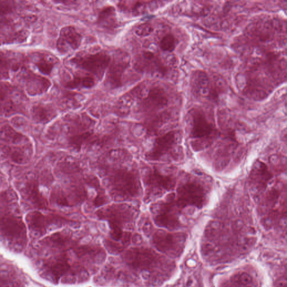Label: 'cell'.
<instances>
[{
  "instance_id": "obj_1",
  "label": "cell",
  "mask_w": 287,
  "mask_h": 287,
  "mask_svg": "<svg viewBox=\"0 0 287 287\" xmlns=\"http://www.w3.org/2000/svg\"><path fill=\"white\" fill-rule=\"evenodd\" d=\"M0 236L16 252L26 247L27 224L20 213L17 193L12 189L0 192Z\"/></svg>"
},
{
  "instance_id": "obj_2",
  "label": "cell",
  "mask_w": 287,
  "mask_h": 287,
  "mask_svg": "<svg viewBox=\"0 0 287 287\" xmlns=\"http://www.w3.org/2000/svg\"><path fill=\"white\" fill-rule=\"evenodd\" d=\"M123 259L137 272L152 274L156 284H161L171 276L175 265L151 249L135 247L127 251Z\"/></svg>"
},
{
  "instance_id": "obj_3",
  "label": "cell",
  "mask_w": 287,
  "mask_h": 287,
  "mask_svg": "<svg viewBox=\"0 0 287 287\" xmlns=\"http://www.w3.org/2000/svg\"><path fill=\"white\" fill-rule=\"evenodd\" d=\"M96 214L99 220L107 222L111 240L127 246L130 244L131 234L124 230L134 224L138 216L136 208L128 202H121L105 205L97 210Z\"/></svg>"
},
{
  "instance_id": "obj_4",
  "label": "cell",
  "mask_w": 287,
  "mask_h": 287,
  "mask_svg": "<svg viewBox=\"0 0 287 287\" xmlns=\"http://www.w3.org/2000/svg\"><path fill=\"white\" fill-rule=\"evenodd\" d=\"M108 188L115 199L130 201L142 193V185L136 165L110 167L106 171Z\"/></svg>"
},
{
  "instance_id": "obj_5",
  "label": "cell",
  "mask_w": 287,
  "mask_h": 287,
  "mask_svg": "<svg viewBox=\"0 0 287 287\" xmlns=\"http://www.w3.org/2000/svg\"><path fill=\"white\" fill-rule=\"evenodd\" d=\"M141 181L145 187L143 200L145 204L172 191L176 184L172 177L163 175L156 166L149 167Z\"/></svg>"
},
{
  "instance_id": "obj_6",
  "label": "cell",
  "mask_w": 287,
  "mask_h": 287,
  "mask_svg": "<svg viewBox=\"0 0 287 287\" xmlns=\"http://www.w3.org/2000/svg\"><path fill=\"white\" fill-rule=\"evenodd\" d=\"M187 236L183 233H171L158 230L153 233L152 241L157 250L165 255L177 257L183 253Z\"/></svg>"
},
{
  "instance_id": "obj_7",
  "label": "cell",
  "mask_w": 287,
  "mask_h": 287,
  "mask_svg": "<svg viewBox=\"0 0 287 287\" xmlns=\"http://www.w3.org/2000/svg\"><path fill=\"white\" fill-rule=\"evenodd\" d=\"M26 220L27 227L31 232L35 236H40L45 234L52 226L62 227L64 225H76L78 223V222L68 220L58 214L46 215L38 211L28 213Z\"/></svg>"
},
{
  "instance_id": "obj_8",
  "label": "cell",
  "mask_w": 287,
  "mask_h": 287,
  "mask_svg": "<svg viewBox=\"0 0 287 287\" xmlns=\"http://www.w3.org/2000/svg\"><path fill=\"white\" fill-rule=\"evenodd\" d=\"M156 204L159 205V208L153 218L156 225L169 230L179 228L180 222L178 218V211L180 209L176 204L175 194H169L166 200L158 202Z\"/></svg>"
},
{
  "instance_id": "obj_9",
  "label": "cell",
  "mask_w": 287,
  "mask_h": 287,
  "mask_svg": "<svg viewBox=\"0 0 287 287\" xmlns=\"http://www.w3.org/2000/svg\"><path fill=\"white\" fill-rule=\"evenodd\" d=\"M111 60L110 56L106 52H100L96 54L77 55L71 60V62L102 79Z\"/></svg>"
},
{
  "instance_id": "obj_10",
  "label": "cell",
  "mask_w": 287,
  "mask_h": 287,
  "mask_svg": "<svg viewBox=\"0 0 287 287\" xmlns=\"http://www.w3.org/2000/svg\"><path fill=\"white\" fill-rule=\"evenodd\" d=\"M176 204L180 209L188 206H193L201 209L204 207L206 200V192L199 184L190 183L178 188Z\"/></svg>"
},
{
  "instance_id": "obj_11",
  "label": "cell",
  "mask_w": 287,
  "mask_h": 287,
  "mask_svg": "<svg viewBox=\"0 0 287 287\" xmlns=\"http://www.w3.org/2000/svg\"><path fill=\"white\" fill-rule=\"evenodd\" d=\"M129 64L130 58L127 54L119 52L114 56L106 75V85L108 88L114 90L122 86L123 76Z\"/></svg>"
},
{
  "instance_id": "obj_12",
  "label": "cell",
  "mask_w": 287,
  "mask_h": 287,
  "mask_svg": "<svg viewBox=\"0 0 287 287\" xmlns=\"http://www.w3.org/2000/svg\"><path fill=\"white\" fill-rule=\"evenodd\" d=\"M71 266L69 258L65 253L52 257L44 262V273L50 280L58 283L63 277L70 272Z\"/></svg>"
},
{
  "instance_id": "obj_13",
  "label": "cell",
  "mask_w": 287,
  "mask_h": 287,
  "mask_svg": "<svg viewBox=\"0 0 287 287\" xmlns=\"http://www.w3.org/2000/svg\"><path fill=\"white\" fill-rule=\"evenodd\" d=\"M135 67L141 72L164 76L167 68L160 58L150 51H144L135 59Z\"/></svg>"
},
{
  "instance_id": "obj_14",
  "label": "cell",
  "mask_w": 287,
  "mask_h": 287,
  "mask_svg": "<svg viewBox=\"0 0 287 287\" xmlns=\"http://www.w3.org/2000/svg\"><path fill=\"white\" fill-rule=\"evenodd\" d=\"M0 151L13 163L24 164L29 162L33 155L31 142L19 145H6L0 143Z\"/></svg>"
},
{
  "instance_id": "obj_15",
  "label": "cell",
  "mask_w": 287,
  "mask_h": 287,
  "mask_svg": "<svg viewBox=\"0 0 287 287\" xmlns=\"http://www.w3.org/2000/svg\"><path fill=\"white\" fill-rule=\"evenodd\" d=\"M19 76L27 92L32 96L44 94L51 86L49 80L31 71H24Z\"/></svg>"
},
{
  "instance_id": "obj_16",
  "label": "cell",
  "mask_w": 287,
  "mask_h": 287,
  "mask_svg": "<svg viewBox=\"0 0 287 287\" xmlns=\"http://www.w3.org/2000/svg\"><path fill=\"white\" fill-rule=\"evenodd\" d=\"M176 141L175 131H169L157 137L152 150L145 156L147 160H159L161 157L171 151Z\"/></svg>"
},
{
  "instance_id": "obj_17",
  "label": "cell",
  "mask_w": 287,
  "mask_h": 287,
  "mask_svg": "<svg viewBox=\"0 0 287 287\" xmlns=\"http://www.w3.org/2000/svg\"><path fill=\"white\" fill-rule=\"evenodd\" d=\"M168 102V97L163 89L156 87L152 88L146 98L141 101L140 108L143 112L149 114L166 107Z\"/></svg>"
},
{
  "instance_id": "obj_18",
  "label": "cell",
  "mask_w": 287,
  "mask_h": 287,
  "mask_svg": "<svg viewBox=\"0 0 287 287\" xmlns=\"http://www.w3.org/2000/svg\"><path fill=\"white\" fill-rule=\"evenodd\" d=\"M82 35L72 26L62 28L57 42L58 51L63 54H66L70 50H76L82 42Z\"/></svg>"
},
{
  "instance_id": "obj_19",
  "label": "cell",
  "mask_w": 287,
  "mask_h": 287,
  "mask_svg": "<svg viewBox=\"0 0 287 287\" xmlns=\"http://www.w3.org/2000/svg\"><path fill=\"white\" fill-rule=\"evenodd\" d=\"M192 127L191 131V137L194 139L209 138L216 128L209 122L203 112L193 110L192 112Z\"/></svg>"
},
{
  "instance_id": "obj_20",
  "label": "cell",
  "mask_w": 287,
  "mask_h": 287,
  "mask_svg": "<svg viewBox=\"0 0 287 287\" xmlns=\"http://www.w3.org/2000/svg\"><path fill=\"white\" fill-rule=\"evenodd\" d=\"M25 279L14 266L0 264V287H25Z\"/></svg>"
},
{
  "instance_id": "obj_21",
  "label": "cell",
  "mask_w": 287,
  "mask_h": 287,
  "mask_svg": "<svg viewBox=\"0 0 287 287\" xmlns=\"http://www.w3.org/2000/svg\"><path fill=\"white\" fill-rule=\"evenodd\" d=\"M21 191L24 199L30 202L33 207L40 209L47 208V201L40 192L37 181L33 179L28 180L24 184Z\"/></svg>"
},
{
  "instance_id": "obj_22",
  "label": "cell",
  "mask_w": 287,
  "mask_h": 287,
  "mask_svg": "<svg viewBox=\"0 0 287 287\" xmlns=\"http://www.w3.org/2000/svg\"><path fill=\"white\" fill-rule=\"evenodd\" d=\"M272 178V175L268 167L261 161H258L254 165L250 176L252 185L259 191L265 190L267 187L269 181Z\"/></svg>"
},
{
  "instance_id": "obj_23",
  "label": "cell",
  "mask_w": 287,
  "mask_h": 287,
  "mask_svg": "<svg viewBox=\"0 0 287 287\" xmlns=\"http://www.w3.org/2000/svg\"><path fill=\"white\" fill-rule=\"evenodd\" d=\"M220 287H258V284L253 275L240 270L222 282Z\"/></svg>"
},
{
  "instance_id": "obj_24",
  "label": "cell",
  "mask_w": 287,
  "mask_h": 287,
  "mask_svg": "<svg viewBox=\"0 0 287 287\" xmlns=\"http://www.w3.org/2000/svg\"><path fill=\"white\" fill-rule=\"evenodd\" d=\"M0 141L6 145H19L31 142L28 136L24 135L10 125H3L0 128Z\"/></svg>"
},
{
  "instance_id": "obj_25",
  "label": "cell",
  "mask_w": 287,
  "mask_h": 287,
  "mask_svg": "<svg viewBox=\"0 0 287 287\" xmlns=\"http://www.w3.org/2000/svg\"><path fill=\"white\" fill-rule=\"evenodd\" d=\"M32 118L38 124H46L56 116V112L50 105L39 103L32 108Z\"/></svg>"
},
{
  "instance_id": "obj_26",
  "label": "cell",
  "mask_w": 287,
  "mask_h": 287,
  "mask_svg": "<svg viewBox=\"0 0 287 287\" xmlns=\"http://www.w3.org/2000/svg\"><path fill=\"white\" fill-rule=\"evenodd\" d=\"M96 23L98 25L107 30H114L118 26L116 10L113 6L104 7L100 12Z\"/></svg>"
},
{
  "instance_id": "obj_27",
  "label": "cell",
  "mask_w": 287,
  "mask_h": 287,
  "mask_svg": "<svg viewBox=\"0 0 287 287\" xmlns=\"http://www.w3.org/2000/svg\"><path fill=\"white\" fill-rule=\"evenodd\" d=\"M139 90H133L121 97L117 102L116 108L118 111L121 112H128L134 103L135 98L139 97Z\"/></svg>"
},
{
  "instance_id": "obj_28",
  "label": "cell",
  "mask_w": 287,
  "mask_h": 287,
  "mask_svg": "<svg viewBox=\"0 0 287 287\" xmlns=\"http://www.w3.org/2000/svg\"><path fill=\"white\" fill-rule=\"evenodd\" d=\"M35 65L41 73L44 75H49L51 74L52 70H53L54 64L45 57H42L39 59L37 62L35 63Z\"/></svg>"
},
{
  "instance_id": "obj_29",
  "label": "cell",
  "mask_w": 287,
  "mask_h": 287,
  "mask_svg": "<svg viewBox=\"0 0 287 287\" xmlns=\"http://www.w3.org/2000/svg\"><path fill=\"white\" fill-rule=\"evenodd\" d=\"M176 40L174 35L168 34L161 39L159 46L161 50L164 52H171L175 50Z\"/></svg>"
},
{
  "instance_id": "obj_30",
  "label": "cell",
  "mask_w": 287,
  "mask_h": 287,
  "mask_svg": "<svg viewBox=\"0 0 287 287\" xmlns=\"http://www.w3.org/2000/svg\"><path fill=\"white\" fill-rule=\"evenodd\" d=\"M10 64L5 57L0 55V80L9 78Z\"/></svg>"
},
{
  "instance_id": "obj_31",
  "label": "cell",
  "mask_w": 287,
  "mask_h": 287,
  "mask_svg": "<svg viewBox=\"0 0 287 287\" xmlns=\"http://www.w3.org/2000/svg\"><path fill=\"white\" fill-rule=\"evenodd\" d=\"M13 92V88L10 84L0 82V103H2L4 101L7 103L9 95Z\"/></svg>"
},
{
  "instance_id": "obj_32",
  "label": "cell",
  "mask_w": 287,
  "mask_h": 287,
  "mask_svg": "<svg viewBox=\"0 0 287 287\" xmlns=\"http://www.w3.org/2000/svg\"><path fill=\"white\" fill-rule=\"evenodd\" d=\"M148 4L144 1H137L131 7L132 14L135 17L144 14L147 11Z\"/></svg>"
},
{
  "instance_id": "obj_33",
  "label": "cell",
  "mask_w": 287,
  "mask_h": 287,
  "mask_svg": "<svg viewBox=\"0 0 287 287\" xmlns=\"http://www.w3.org/2000/svg\"><path fill=\"white\" fill-rule=\"evenodd\" d=\"M153 31V28L149 23L141 24L137 26L135 30L136 34L140 37H146L150 35Z\"/></svg>"
},
{
  "instance_id": "obj_34",
  "label": "cell",
  "mask_w": 287,
  "mask_h": 287,
  "mask_svg": "<svg viewBox=\"0 0 287 287\" xmlns=\"http://www.w3.org/2000/svg\"><path fill=\"white\" fill-rule=\"evenodd\" d=\"M13 1H0V15L11 13L14 9Z\"/></svg>"
},
{
  "instance_id": "obj_35",
  "label": "cell",
  "mask_w": 287,
  "mask_h": 287,
  "mask_svg": "<svg viewBox=\"0 0 287 287\" xmlns=\"http://www.w3.org/2000/svg\"><path fill=\"white\" fill-rule=\"evenodd\" d=\"M95 79L92 76L83 77V88L90 89L95 86Z\"/></svg>"
}]
</instances>
